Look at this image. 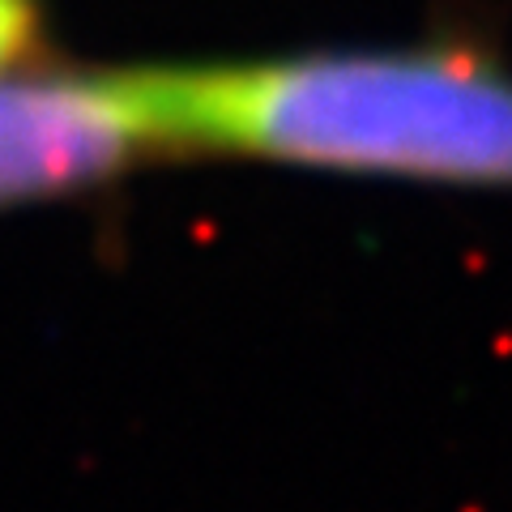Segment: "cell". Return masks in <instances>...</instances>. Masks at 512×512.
Here are the masks:
<instances>
[{
  "label": "cell",
  "instance_id": "2",
  "mask_svg": "<svg viewBox=\"0 0 512 512\" xmlns=\"http://www.w3.org/2000/svg\"><path fill=\"white\" fill-rule=\"evenodd\" d=\"M154 154L163 146L133 69L0 82V205L82 192Z\"/></svg>",
  "mask_w": 512,
  "mask_h": 512
},
{
  "label": "cell",
  "instance_id": "3",
  "mask_svg": "<svg viewBox=\"0 0 512 512\" xmlns=\"http://www.w3.org/2000/svg\"><path fill=\"white\" fill-rule=\"evenodd\" d=\"M39 9L35 0H0V73L35 47Z\"/></svg>",
  "mask_w": 512,
  "mask_h": 512
},
{
  "label": "cell",
  "instance_id": "1",
  "mask_svg": "<svg viewBox=\"0 0 512 512\" xmlns=\"http://www.w3.org/2000/svg\"><path fill=\"white\" fill-rule=\"evenodd\" d=\"M163 154L512 188V77L457 47L133 69Z\"/></svg>",
  "mask_w": 512,
  "mask_h": 512
}]
</instances>
